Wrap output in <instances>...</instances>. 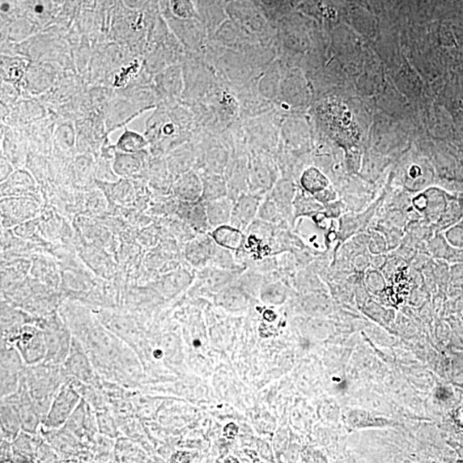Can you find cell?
<instances>
[{"mask_svg": "<svg viewBox=\"0 0 463 463\" xmlns=\"http://www.w3.org/2000/svg\"><path fill=\"white\" fill-rule=\"evenodd\" d=\"M210 235L216 245L228 250H239L245 242L243 232L230 224L215 228Z\"/></svg>", "mask_w": 463, "mask_h": 463, "instance_id": "cell-6", "label": "cell"}, {"mask_svg": "<svg viewBox=\"0 0 463 463\" xmlns=\"http://www.w3.org/2000/svg\"><path fill=\"white\" fill-rule=\"evenodd\" d=\"M203 185L202 200L205 203L227 197L226 183L222 178H210L209 180L203 182Z\"/></svg>", "mask_w": 463, "mask_h": 463, "instance_id": "cell-9", "label": "cell"}, {"mask_svg": "<svg viewBox=\"0 0 463 463\" xmlns=\"http://www.w3.org/2000/svg\"><path fill=\"white\" fill-rule=\"evenodd\" d=\"M261 198L258 194L242 195L233 203L230 225L245 232L258 216Z\"/></svg>", "mask_w": 463, "mask_h": 463, "instance_id": "cell-2", "label": "cell"}, {"mask_svg": "<svg viewBox=\"0 0 463 463\" xmlns=\"http://www.w3.org/2000/svg\"><path fill=\"white\" fill-rule=\"evenodd\" d=\"M14 341L25 362L36 363L46 355L44 334L34 327H24L19 329L14 335Z\"/></svg>", "mask_w": 463, "mask_h": 463, "instance_id": "cell-1", "label": "cell"}, {"mask_svg": "<svg viewBox=\"0 0 463 463\" xmlns=\"http://www.w3.org/2000/svg\"><path fill=\"white\" fill-rule=\"evenodd\" d=\"M258 218L263 222L271 223H281V211L279 210L278 205L272 200L269 196L261 203L259 207Z\"/></svg>", "mask_w": 463, "mask_h": 463, "instance_id": "cell-10", "label": "cell"}, {"mask_svg": "<svg viewBox=\"0 0 463 463\" xmlns=\"http://www.w3.org/2000/svg\"><path fill=\"white\" fill-rule=\"evenodd\" d=\"M118 146L122 151L129 153L137 152L146 146V141L141 136L134 133H126L120 139Z\"/></svg>", "mask_w": 463, "mask_h": 463, "instance_id": "cell-11", "label": "cell"}, {"mask_svg": "<svg viewBox=\"0 0 463 463\" xmlns=\"http://www.w3.org/2000/svg\"><path fill=\"white\" fill-rule=\"evenodd\" d=\"M301 183L305 190L312 193L322 192L329 185V181L324 174L313 168L304 173Z\"/></svg>", "mask_w": 463, "mask_h": 463, "instance_id": "cell-8", "label": "cell"}, {"mask_svg": "<svg viewBox=\"0 0 463 463\" xmlns=\"http://www.w3.org/2000/svg\"><path fill=\"white\" fill-rule=\"evenodd\" d=\"M182 208L183 218L196 230L205 233L210 229L208 220L205 202L201 200L193 203H185Z\"/></svg>", "mask_w": 463, "mask_h": 463, "instance_id": "cell-7", "label": "cell"}, {"mask_svg": "<svg viewBox=\"0 0 463 463\" xmlns=\"http://www.w3.org/2000/svg\"><path fill=\"white\" fill-rule=\"evenodd\" d=\"M233 203L232 199L228 197L205 203L210 228L215 229L230 224Z\"/></svg>", "mask_w": 463, "mask_h": 463, "instance_id": "cell-4", "label": "cell"}, {"mask_svg": "<svg viewBox=\"0 0 463 463\" xmlns=\"http://www.w3.org/2000/svg\"><path fill=\"white\" fill-rule=\"evenodd\" d=\"M203 192V182L193 173L182 176L174 185V193L185 203L201 200Z\"/></svg>", "mask_w": 463, "mask_h": 463, "instance_id": "cell-5", "label": "cell"}, {"mask_svg": "<svg viewBox=\"0 0 463 463\" xmlns=\"http://www.w3.org/2000/svg\"><path fill=\"white\" fill-rule=\"evenodd\" d=\"M436 397L440 401H447L449 397V393L444 388H439L436 392Z\"/></svg>", "mask_w": 463, "mask_h": 463, "instance_id": "cell-12", "label": "cell"}, {"mask_svg": "<svg viewBox=\"0 0 463 463\" xmlns=\"http://www.w3.org/2000/svg\"><path fill=\"white\" fill-rule=\"evenodd\" d=\"M78 402V395L73 390L66 387L62 388L51 407L46 419V426H61L69 417Z\"/></svg>", "mask_w": 463, "mask_h": 463, "instance_id": "cell-3", "label": "cell"}]
</instances>
